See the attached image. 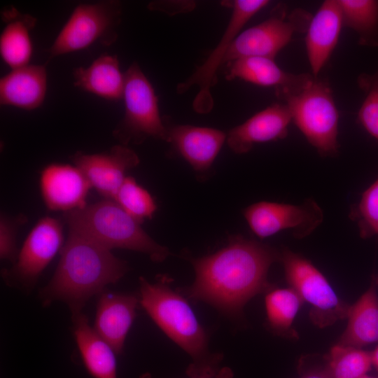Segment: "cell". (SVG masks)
<instances>
[{
	"instance_id": "6da1fadb",
	"label": "cell",
	"mask_w": 378,
	"mask_h": 378,
	"mask_svg": "<svg viewBox=\"0 0 378 378\" xmlns=\"http://www.w3.org/2000/svg\"><path fill=\"white\" fill-rule=\"evenodd\" d=\"M279 255L268 245L233 236L216 253L191 260L195 281L181 292L237 316L249 300L271 288L267 274Z\"/></svg>"
},
{
	"instance_id": "7a4b0ae2",
	"label": "cell",
	"mask_w": 378,
	"mask_h": 378,
	"mask_svg": "<svg viewBox=\"0 0 378 378\" xmlns=\"http://www.w3.org/2000/svg\"><path fill=\"white\" fill-rule=\"evenodd\" d=\"M129 270L127 262L111 250L78 232L69 229L55 272L38 298L46 307L61 301L71 315L82 312L88 301L106 286L117 283Z\"/></svg>"
},
{
	"instance_id": "3957f363",
	"label": "cell",
	"mask_w": 378,
	"mask_h": 378,
	"mask_svg": "<svg viewBox=\"0 0 378 378\" xmlns=\"http://www.w3.org/2000/svg\"><path fill=\"white\" fill-rule=\"evenodd\" d=\"M172 279L158 275L155 283L139 277V304L164 334L186 352L191 363L189 378H214L223 358L209 347L206 332L187 300L171 286Z\"/></svg>"
},
{
	"instance_id": "277c9868",
	"label": "cell",
	"mask_w": 378,
	"mask_h": 378,
	"mask_svg": "<svg viewBox=\"0 0 378 378\" xmlns=\"http://www.w3.org/2000/svg\"><path fill=\"white\" fill-rule=\"evenodd\" d=\"M69 229L78 232L104 247L143 253L155 262L164 261L169 249L157 243L115 201L103 199L63 214Z\"/></svg>"
},
{
	"instance_id": "5b68a950",
	"label": "cell",
	"mask_w": 378,
	"mask_h": 378,
	"mask_svg": "<svg viewBox=\"0 0 378 378\" xmlns=\"http://www.w3.org/2000/svg\"><path fill=\"white\" fill-rule=\"evenodd\" d=\"M276 94L288 108L292 122L321 156L338 153L339 112L328 81L314 76L298 91Z\"/></svg>"
},
{
	"instance_id": "8992f818",
	"label": "cell",
	"mask_w": 378,
	"mask_h": 378,
	"mask_svg": "<svg viewBox=\"0 0 378 378\" xmlns=\"http://www.w3.org/2000/svg\"><path fill=\"white\" fill-rule=\"evenodd\" d=\"M124 116L113 131L122 145L139 144L148 138L167 141L168 126L162 119L158 97L150 82L136 62L124 73Z\"/></svg>"
},
{
	"instance_id": "52a82bcc",
	"label": "cell",
	"mask_w": 378,
	"mask_h": 378,
	"mask_svg": "<svg viewBox=\"0 0 378 378\" xmlns=\"http://www.w3.org/2000/svg\"><path fill=\"white\" fill-rule=\"evenodd\" d=\"M122 10L121 2L115 0L78 4L46 50L47 62L57 56L85 49L96 42L106 46L114 43Z\"/></svg>"
},
{
	"instance_id": "ba28073f",
	"label": "cell",
	"mask_w": 378,
	"mask_h": 378,
	"mask_svg": "<svg viewBox=\"0 0 378 378\" xmlns=\"http://www.w3.org/2000/svg\"><path fill=\"white\" fill-rule=\"evenodd\" d=\"M312 17L304 9L289 10L285 4H277L267 19L237 35L226 54L224 64L248 57L274 59L295 34L306 32Z\"/></svg>"
},
{
	"instance_id": "9c48e42d",
	"label": "cell",
	"mask_w": 378,
	"mask_h": 378,
	"mask_svg": "<svg viewBox=\"0 0 378 378\" xmlns=\"http://www.w3.org/2000/svg\"><path fill=\"white\" fill-rule=\"evenodd\" d=\"M286 279L311 308L310 319L325 328L346 318L350 305L342 300L321 272L308 259L284 248L279 255Z\"/></svg>"
},
{
	"instance_id": "30bf717a",
	"label": "cell",
	"mask_w": 378,
	"mask_h": 378,
	"mask_svg": "<svg viewBox=\"0 0 378 378\" xmlns=\"http://www.w3.org/2000/svg\"><path fill=\"white\" fill-rule=\"evenodd\" d=\"M225 2L223 4H226L232 9V14L220 41L205 62L176 87L178 93H184L193 85L198 87L192 107L195 112L200 114L209 113L214 107L211 88L217 83L218 70L224 64L226 54L232 41L250 19L268 5L270 1L234 0Z\"/></svg>"
},
{
	"instance_id": "8fae6325",
	"label": "cell",
	"mask_w": 378,
	"mask_h": 378,
	"mask_svg": "<svg viewBox=\"0 0 378 378\" xmlns=\"http://www.w3.org/2000/svg\"><path fill=\"white\" fill-rule=\"evenodd\" d=\"M62 243L61 222L50 216L41 218L24 240L12 267L2 270L4 281L9 286L31 291Z\"/></svg>"
},
{
	"instance_id": "7c38bea8",
	"label": "cell",
	"mask_w": 378,
	"mask_h": 378,
	"mask_svg": "<svg viewBox=\"0 0 378 378\" xmlns=\"http://www.w3.org/2000/svg\"><path fill=\"white\" fill-rule=\"evenodd\" d=\"M243 214L251 230L260 239L288 230L295 237H304L323 218L322 210L313 200L302 204L262 201L248 206Z\"/></svg>"
},
{
	"instance_id": "4fadbf2b",
	"label": "cell",
	"mask_w": 378,
	"mask_h": 378,
	"mask_svg": "<svg viewBox=\"0 0 378 378\" xmlns=\"http://www.w3.org/2000/svg\"><path fill=\"white\" fill-rule=\"evenodd\" d=\"M78 167L104 198L113 200L126 178V172L136 167L138 155L125 145H115L102 153L87 154L78 151L71 156Z\"/></svg>"
},
{
	"instance_id": "5bb4252c",
	"label": "cell",
	"mask_w": 378,
	"mask_h": 378,
	"mask_svg": "<svg viewBox=\"0 0 378 378\" xmlns=\"http://www.w3.org/2000/svg\"><path fill=\"white\" fill-rule=\"evenodd\" d=\"M291 122L287 106L284 102L274 103L232 128L226 141L234 153H246L256 144L285 139Z\"/></svg>"
},
{
	"instance_id": "9a60e30c",
	"label": "cell",
	"mask_w": 378,
	"mask_h": 378,
	"mask_svg": "<svg viewBox=\"0 0 378 378\" xmlns=\"http://www.w3.org/2000/svg\"><path fill=\"white\" fill-rule=\"evenodd\" d=\"M40 186L47 208L64 212L85 206L92 188L78 167L61 164H49L43 169Z\"/></svg>"
},
{
	"instance_id": "2e32d148",
	"label": "cell",
	"mask_w": 378,
	"mask_h": 378,
	"mask_svg": "<svg viewBox=\"0 0 378 378\" xmlns=\"http://www.w3.org/2000/svg\"><path fill=\"white\" fill-rule=\"evenodd\" d=\"M226 139L217 129L178 125L168 126L167 142L196 172L203 174L210 169Z\"/></svg>"
},
{
	"instance_id": "e0dca14e",
	"label": "cell",
	"mask_w": 378,
	"mask_h": 378,
	"mask_svg": "<svg viewBox=\"0 0 378 378\" xmlns=\"http://www.w3.org/2000/svg\"><path fill=\"white\" fill-rule=\"evenodd\" d=\"M338 0L324 1L306 30L305 45L312 74L318 77L334 51L343 27Z\"/></svg>"
},
{
	"instance_id": "ac0fdd59",
	"label": "cell",
	"mask_w": 378,
	"mask_h": 378,
	"mask_svg": "<svg viewBox=\"0 0 378 378\" xmlns=\"http://www.w3.org/2000/svg\"><path fill=\"white\" fill-rule=\"evenodd\" d=\"M139 303L134 295L105 290L99 295L94 329L116 354L123 351Z\"/></svg>"
},
{
	"instance_id": "d6986e66",
	"label": "cell",
	"mask_w": 378,
	"mask_h": 378,
	"mask_svg": "<svg viewBox=\"0 0 378 378\" xmlns=\"http://www.w3.org/2000/svg\"><path fill=\"white\" fill-rule=\"evenodd\" d=\"M226 79L239 78L260 86L273 87L276 92H293L307 85L314 76L293 74L281 69L274 59L264 57L239 58L226 64Z\"/></svg>"
},
{
	"instance_id": "ffe728a7",
	"label": "cell",
	"mask_w": 378,
	"mask_h": 378,
	"mask_svg": "<svg viewBox=\"0 0 378 378\" xmlns=\"http://www.w3.org/2000/svg\"><path fill=\"white\" fill-rule=\"evenodd\" d=\"M47 72L44 65L27 64L0 80V103L24 110L39 107L46 97Z\"/></svg>"
},
{
	"instance_id": "44dd1931",
	"label": "cell",
	"mask_w": 378,
	"mask_h": 378,
	"mask_svg": "<svg viewBox=\"0 0 378 378\" xmlns=\"http://www.w3.org/2000/svg\"><path fill=\"white\" fill-rule=\"evenodd\" d=\"M74 335L83 362L94 378H117L115 351L90 326L83 312L71 315Z\"/></svg>"
},
{
	"instance_id": "7402d4cb",
	"label": "cell",
	"mask_w": 378,
	"mask_h": 378,
	"mask_svg": "<svg viewBox=\"0 0 378 378\" xmlns=\"http://www.w3.org/2000/svg\"><path fill=\"white\" fill-rule=\"evenodd\" d=\"M1 19L6 24L0 37L2 59L12 69L29 64L32 55L30 31L36 19L13 6L2 10Z\"/></svg>"
},
{
	"instance_id": "603a6c76",
	"label": "cell",
	"mask_w": 378,
	"mask_h": 378,
	"mask_svg": "<svg viewBox=\"0 0 378 378\" xmlns=\"http://www.w3.org/2000/svg\"><path fill=\"white\" fill-rule=\"evenodd\" d=\"M74 85L102 98L116 101L122 99L125 76L116 55L103 54L88 67L73 71Z\"/></svg>"
},
{
	"instance_id": "cb8c5ba5",
	"label": "cell",
	"mask_w": 378,
	"mask_h": 378,
	"mask_svg": "<svg viewBox=\"0 0 378 378\" xmlns=\"http://www.w3.org/2000/svg\"><path fill=\"white\" fill-rule=\"evenodd\" d=\"M346 318L338 344L361 348L378 342V295L373 286L349 307Z\"/></svg>"
},
{
	"instance_id": "d4e9b609",
	"label": "cell",
	"mask_w": 378,
	"mask_h": 378,
	"mask_svg": "<svg viewBox=\"0 0 378 378\" xmlns=\"http://www.w3.org/2000/svg\"><path fill=\"white\" fill-rule=\"evenodd\" d=\"M343 26L358 36L359 45L378 48V1L338 0Z\"/></svg>"
},
{
	"instance_id": "484cf974",
	"label": "cell",
	"mask_w": 378,
	"mask_h": 378,
	"mask_svg": "<svg viewBox=\"0 0 378 378\" xmlns=\"http://www.w3.org/2000/svg\"><path fill=\"white\" fill-rule=\"evenodd\" d=\"M372 366L370 352L337 343L330 350L324 370L328 378H360Z\"/></svg>"
},
{
	"instance_id": "4316f807",
	"label": "cell",
	"mask_w": 378,
	"mask_h": 378,
	"mask_svg": "<svg viewBox=\"0 0 378 378\" xmlns=\"http://www.w3.org/2000/svg\"><path fill=\"white\" fill-rule=\"evenodd\" d=\"M302 303L298 294L290 287L270 289L265 298L268 326L276 332L288 331Z\"/></svg>"
},
{
	"instance_id": "83f0119b",
	"label": "cell",
	"mask_w": 378,
	"mask_h": 378,
	"mask_svg": "<svg viewBox=\"0 0 378 378\" xmlns=\"http://www.w3.org/2000/svg\"><path fill=\"white\" fill-rule=\"evenodd\" d=\"M113 200L140 224L151 218L157 209L151 195L131 176H126Z\"/></svg>"
},
{
	"instance_id": "f1b7e54d",
	"label": "cell",
	"mask_w": 378,
	"mask_h": 378,
	"mask_svg": "<svg viewBox=\"0 0 378 378\" xmlns=\"http://www.w3.org/2000/svg\"><path fill=\"white\" fill-rule=\"evenodd\" d=\"M357 84L364 99L357 113V121L374 139L378 141V67L374 73H362Z\"/></svg>"
},
{
	"instance_id": "f546056e",
	"label": "cell",
	"mask_w": 378,
	"mask_h": 378,
	"mask_svg": "<svg viewBox=\"0 0 378 378\" xmlns=\"http://www.w3.org/2000/svg\"><path fill=\"white\" fill-rule=\"evenodd\" d=\"M349 218L357 224L360 236L367 239L378 234V178L351 206Z\"/></svg>"
},
{
	"instance_id": "4dcf8cb0",
	"label": "cell",
	"mask_w": 378,
	"mask_h": 378,
	"mask_svg": "<svg viewBox=\"0 0 378 378\" xmlns=\"http://www.w3.org/2000/svg\"><path fill=\"white\" fill-rule=\"evenodd\" d=\"M26 223V216L10 217L1 214L0 217V258L15 263L18 256L16 235L18 228Z\"/></svg>"
},
{
	"instance_id": "1f68e13d",
	"label": "cell",
	"mask_w": 378,
	"mask_h": 378,
	"mask_svg": "<svg viewBox=\"0 0 378 378\" xmlns=\"http://www.w3.org/2000/svg\"><path fill=\"white\" fill-rule=\"evenodd\" d=\"M195 6V2L190 1H154L148 5L151 10H158L168 15L190 12Z\"/></svg>"
},
{
	"instance_id": "d6a6232c",
	"label": "cell",
	"mask_w": 378,
	"mask_h": 378,
	"mask_svg": "<svg viewBox=\"0 0 378 378\" xmlns=\"http://www.w3.org/2000/svg\"><path fill=\"white\" fill-rule=\"evenodd\" d=\"M234 373L232 369L229 367H223L219 370L214 378H233ZM139 378H152L149 372L142 374Z\"/></svg>"
},
{
	"instance_id": "836d02e7",
	"label": "cell",
	"mask_w": 378,
	"mask_h": 378,
	"mask_svg": "<svg viewBox=\"0 0 378 378\" xmlns=\"http://www.w3.org/2000/svg\"><path fill=\"white\" fill-rule=\"evenodd\" d=\"M300 378H328L325 370H314L309 372Z\"/></svg>"
},
{
	"instance_id": "e575fe53",
	"label": "cell",
	"mask_w": 378,
	"mask_h": 378,
	"mask_svg": "<svg viewBox=\"0 0 378 378\" xmlns=\"http://www.w3.org/2000/svg\"><path fill=\"white\" fill-rule=\"evenodd\" d=\"M372 365L378 371V346L370 352Z\"/></svg>"
},
{
	"instance_id": "d590c367",
	"label": "cell",
	"mask_w": 378,
	"mask_h": 378,
	"mask_svg": "<svg viewBox=\"0 0 378 378\" xmlns=\"http://www.w3.org/2000/svg\"><path fill=\"white\" fill-rule=\"evenodd\" d=\"M360 378H375V377H370V376L365 374V375H364V376H363V377H361Z\"/></svg>"
},
{
	"instance_id": "8d00e7d4",
	"label": "cell",
	"mask_w": 378,
	"mask_h": 378,
	"mask_svg": "<svg viewBox=\"0 0 378 378\" xmlns=\"http://www.w3.org/2000/svg\"><path fill=\"white\" fill-rule=\"evenodd\" d=\"M376 281H377V284H378V276H377V277L376 279Z\"/></svg>"
}]
</instances>
